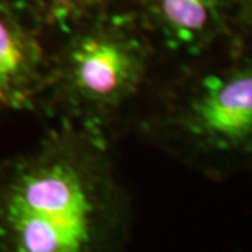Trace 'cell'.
Returning a JSON list of instances; mask_svg holds the SVG:
<instances>
[{
    "mask_svg": "<svg viewBox=\"0 0 252 252\" xmlns=\"http://www.w3.org/2000/svg\"><path fill=\"white\" fill-rule=\"evenodd\" d=\"M130 229L108 138L61 122L0 161V252H124Z\"/></svg>",
    "mask_w": 252,
    "mask_h": 252,
    "instance_id": "obj_1",
    "label": "cell"
},
{
    "mask_svg": "<svg viewBox=\"0 0 252 252\" xmlns=\"http://www.w3.org/2000/svg\"><path fill=\"white\" fill-rule=\"evenodd\" d=\"M145 140L213 181L252 171V41L190 67L140 122Z\"/></svg>",
    "mask_w": 252,
    "mask_h": 252,
    "instance_id": "obj_2",
    "label": "cell"
},
{
    "mask_svg": "<svg viewBox=\"0 0 252 252\" xmlns=\"http://www.w3.org/2000/svg\"><path fill=\"white\" fill-rule=\"evenodd\" d=\"M68 31L49 59L39 98L61 122L108 138L116 117L148 80L159 52L132 12L112 8Z\"/></svg>",
    "mask_w": 252,
    "mask_h": 252,
    "instance_id": "obj_3",
    "label": "cell"
},
{
    "mask_svg": "<svg viewBox=\"0 0 252 252\" xmlns=\"http://www.w3.org/2000/svg\"><path fill=\"white\" fill-rule=\"evenodd\" d=\"M158 52L198 61L234 46L231 0H128Z\"/></svg>",
    "mask_w": 252,
    "mask_h": 252,
    "instance_id": "obj_4",
    "label": "cell"
},
{
    "mask_svg": "<svg viewBox=\"0 0 252 252\" xmlns=\"http://www.w3.org/2000/svg\"><path fill=\"white\" fill-rule=\"evenodd\" d=\"M49 61L34 26L0 0V111L28 109L44 90Z\"/></svg>",
    "mask_w": 252,
    "mask_h": 252,
    "instance_id": "obj_5",
    "label": "cell"
},
{
    "mask_svg": "<svg viewBox=\"0 0 252 252\" xmlns=\"http://www.w3.org/2000/svg\"><path fill=\"white\" fill-rule=\"evenodd\" d=\"M37 23L51 28L70 30L114 8L119 0H26Z\"/></svg>",
    "mask_w": 252,
    "mask_h": 252,
    "instance_id": "obj_6",
    "label": "cell"
},
{
    "mask_svg": "<svg viewBox=\"0 0 252 252\" xmlns=\"http://www.w3.org/2000/svg\"><path fill=\"white\" fill-rule=\"evenodd\" d=\"M231 26L234 46L252 41V0H231Z\"/></svg>",
    "mask_w": 252,
    "mask_h": 252,
    "instance_id": "obj_7",
    "label": "cell"
}]
</instances>
